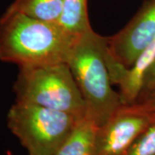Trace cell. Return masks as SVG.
I'll list each match as a JSON object with an SVG mask.
<instances>
[{
	"label": "cell",
	"mask_w": 155,
	"mask_h": 155,
	"mask_svg": "<svg viewBox=\"0 0 155 155\" xmlns=\"http://www.w3.org/2000/svg\"><path fill=\"white\" fill-rule=\"evenodd\" d=\"M79 36L59 22L6 10L0 17V61L19 68L67 63Z\"/></svg>",
	"instance_id": "6da1fadb"
},
{
	"label": "cell",
	"mask_w": 155,
	"mask_h": 155,
	"mask_svg": "<svg viewBox=\"0 0 155 155\" xmlns=\"http://www.w3.org/2000/svg\"><path fill=\"white\" fill-rule=\"evenodd\" d=\"M107 37L93 29L78 38L67 62L85 102L87 115L99 127L122 106L112 88L106 61Z\"/></svg>",
	"instance_id": "7a4b0ae2"
},
{
	"label": "cell",
	"mask_w": 155,
	"mask_h": 155,
	"mask_svg": "<svg viewBox=\"0 0 155 155\" xmlns=\"http://www.w3.org/2000/svg\"><path fill=\"white\" fill-rule=\"evenodd\" d=\"M16 102L64 111L83 117V98L67 63L20 67L13 85Z\"/></svg>",
	"instance_id": "3957f363"
},
{
	"label": "cell",
	"mask_w": 155,
	"mask_h": 155,
	"mask_svg": "<svg viewBox=\"0 0 155 155\" xmlns=\"http://www.w3.org/2000/svg\"><path fill=\"white\" fill-rule=\"evenodd\" d=\"M81 117L64 111L16 102L7 126L28 154L54 155Z\"/></svg>",
	"instance_id": "277c9868"
},
{
	"label": "cell",
	"mask_w": 155,
	"mask_h": 155,
	"mask_svg": "<svg viewBox=\"0 0 155 155\" xmlns=\"http://www.w3.org/2000/svg\"><path fill=\"white\" fill-rule=\"evenodd\" d=\"M154 120L155 116L122 105L97 127L95 155H125L140 134Z\"/></svg>",
	"instance_id": "5b68a950"
},
{
	"label": "cell",
	"mask_w": 155,
	"mask_h": 155,
	"mask_svg": "<svg viewBox=\"0 0 155 155\" xmlns=\"http://www.w3.org/2000/svg\"><path fill=\"white\" fill-rule=\"evenodd\" d=\"M155 41V0L146 1L124 28L107 37L111 56L129 68L138 56Z\"/></svg>",
	"instance_id": "8992f818"
},
{
	"label": "cell",
	"mask_w": 155,
	"mask_h": 155,
	"mask_svg": "<svg viewBox=\"0 0 155 155\" xmlns=\"http://www.w3.org/2000/svg\"><path fill=\"white\" fill-rule=\"evenodd\" d=\"M155 61V41L138 56L122 78L118 85L122 105H131L140 96L146 77Z\"/></svg>",
	"instance_id": "52a82bcc"
},
{
	"label": "cell",
	"mask_w": 155,
	"mask_h": 155,
	"mask_svg": "<svg viewBox=\"0 0 155 155\" xmlns=\"http://www.w3.org/2000/svg\"><path fill=\"white\" fill-rule=\"evenodd\" d=\"M98 126L87 114L77 124L54 155H95V140Z\"/></svg>",
	"instance_id": "ba28073f"
},
{
	"label": "cell",
	"mask_w": 155,
	"mask_h": 155,
	"mask_svg": "<svg viewBox=\"0 0 155 155\" xmlns=\"http://www.w3.org/2000/svg\"><path fill=\"white\" fill-rule=\"evenodd\" d=\"M64 0H14L6 10L47 22H59Z\"/></svg>",
	"instance_id": "9c48e42d"
},
{
	"label": "cell",
	"mask_w": 155,
	"mask_h": 155,
	"mask_svg": "<svg viewBox=\"0 0 155 155\" xmlns=\"http://www.w3.org/2000/svg\"><path fill=\"white\" fill-rule=\"evenodd\" d=\"M59 23L76 36L91 30L88 15V0H64Z\"/></svg>",
	"instance_id": "30bf717a"
},
{
	"label": "cell",
	"mask_w": 155,
	"mask_h": 155,
	"mask_svg": "<svg viewBox=\"0 0 155 155\" xmlns=\"http://www.w3.org/2000/svg\"><path fill=\"white\" fill-rule=\"evenodd\" d=\"M125 155H155V120L140 134Z\"/></svg>",
	"instance_id": "8fae6325"
},
{
	"label": "cell",
	"mask_w": 155,
	"mask_h": 155,
	"mask_svg": "<svg viewBox=\"0 0 155 155\" xmlns=\"http://www.w3.org/2000/svg\"><path fill=\"white\" fill-rule=\"evenodd\" d=\"M127 106L140 112L155 116V87L140 95L133 104Z\"/></svg>",
	"instance_id": "7c38bea8"
},
{
	"label": "cell",
	"mask_w": 155,
	"mask_h": 155,
	"mask_svg": "<svg viewBox=\"0 0 155 155\" xmlns=\"http://www.w3.org/2000/svg\"><path fill=\"white\" fill-rule=\"evenodd\" d=\"M155 87V61L153 64L152 65V67L150 68L149 72L147 73L146 79H145L144 87L143 91L141 92V94H143L145 92H147L148 91L153 89ZM140 94V95H141Z\"/></svg>",
	"instance_id": "4fadbf2b"
},
{
	"label": "cell",
	"mask_w": 155,
	"mask_h": 155,
	"mask_svg": "<svg viewBox=\"0 0 155 155\" xmlns=\"http://www.w3.org/2000/svg\"><path fill=\"white\" fill-rule=\"evenodd\" d=\"M28 155H35V154H28Z\"/></svg>",
	"instance_id": "5bb4252c"
}]
</instances>
